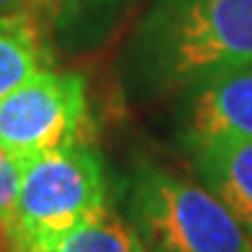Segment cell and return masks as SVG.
I'll use <instances>...</instances> for the list:
<instances>
[{
	"label": "cell",
	"instance_id": "cell-3",
	"mask_svg": "<svg viewBox=\"0 0 252 252\" xmlns=\"http://www.w3.org/2000/svg\"><path fill=\"white\" fill-rule=\"evenodd\" d=\"M108 211V178L93 144L24 159L13 247L52 252L62 237Z\"/></svg>",
	"mask_w": 252,
	"mask_h": 252
},
{
	"label": "cell",
	"instance_id": "cell-2",
	"mask_svg": "<svg viewBox=\"0 0 252 252\" xmlns=\"http://www.w3.org/2000/svg\"><path fill=\"white\" fill-rule=\"evenodd\" d=\"M131 226L147 252H250L252 237L203 186L144 165L131 178Z\"/></svg>",
	"mask_w": 252,
	"mask_h": 252
},
{
	"label": "cell",
	"instance_id": "cell-15",
	"mask_svg": "<svg viewBox=\"0 0 252 252\" xmlns=\"http://www.w3.org/2000/svg\"><path fill=\"white\" fill-rule=\"evenodd\" d=\"M250 252H252V250H250Z\"/></svg>",
	"mask_w": 252,
	"mask_h": 252
},
{
	"label": "cell",
	"instance_id": "cell-12",
	"mask_svg": "<svg viewBox=\"0 0 252 252\" xmlns=\"http://www.w3.org/2000/svg\"><path fill=\"white\" fill-rule=\"evenodd\" d=\"M0 252H13V247H10V242H8V237L0 232Z\"/></svg>",
	"mask_w": 252,
	"mask_h": 252
},
{
	"label": "cell",
	"instance_id": "cell-11",
	"mask_svg": "<svg viewBox=\"0 0 252 252\" xmlns=\"http://www.w3.org/2000/svg\"><path fill=\"white\" fill-rule=\"evenodd\" d=\"M29 0H0V18L5 16H18V13H29Z\"/></svg>",
	"mask_w": 252,
	"mask_h": 252
},
{
	"label": "cell",
	"instance_id": "cell-10",
	"mask_svg": "<svg viewBox=\"0 0 252 252\" xmlns=\"http://www.w3.org/2000/svg\"><path fill=\"white\" fill-rule=\"evenodd\" d=\"M21 180H24V159L0 147V232L8 237V242H13Z\"/></svg>",
	"mask_w": 252,
	"mask_h": 252
},
{
	"label": "cell",
	"instance_id": "cell-5",
	"mask_svg": "<svg viewBox=\"0 0 252 252\" xmlns=\"http://www.w3.org/2000/svg\"><path fill=\"white\" fill-rule=\"evenodd\" d=\"M180 136L188 150L211 142H252V64L183 90Z\"/></svg>",
	"mask_w": 252,
	"mask_h": 252
},
{
	"label": "cell",
	"instance_id": "cell-4",
	"mask_svg": "<svg viewBox=\"0 0 252 252\" xmlns=\"http://www.w3.org/2000/svg\"><path fill=\"white\" fill-rule=\"evenodd\" d=\"M93 139L88 83L77 72L41 70L0 100V147L21 159Z\"/></svg>",
	"mask_w": 252,
	"mask_h": 252
},
{
	"label": "cell",
	"instance_id": "cell-6",
	"mask_svg": "<svg viewBox=\"0 0 252 252\" xmlns=\"http://www.w3.org/2000/svg\"><path fill=\"white\" fill-rule=\"evenodd\" d=\"M147 0H54L49 36L60 52H95L116 36Z\"/></svg>",
	"mask_w": 252,
	"mask_h": 252
},
{
	"label": "cell",
	"instance_id": "cell-14",
	"mask_svg": "<svg viewBox=\"0 0 252 252\" xmlns=\"http://www.w3.org/2000/svg\"><path fill=\"white\" fill-rule=\"evenodd\" d=\"M13 247V245H10ZM13 252H39V250H21V247H13Z\"/></svg>",
	"mask_w": 252,
	"mask_h": 252
},
{
	"label": "cell",
	"instance_id": "cell-9",
	"mask_svg": "<svg viewBox=\"0 0 252 252\" xmlns=\"http://www.w3.org/2000/svg\"><path fill=\"white\" fill-rule=\"evenodd\" d=\"M52 252H147L136 229L111 209L95 221L62 237Z\"/></svg>",
	"mask_w": 252,
	"mask_h": 252
},
{
	"label": "cell",
	"instance_id": "cell-8",
	"mask_svg": "<svg viewBox=\"0 0 252 252\" xmlns=\"http://www.w3.org/2000/svg\"><path fill=\"white\" fill-rule=\"evenodd\" d=\"M49 54L29 13L0 18V100L44 70Z\"/></svg>",
	"mask_w": 252,
	"mask_h": 252
},
{
	"label": "cell",
	"instance_id": "cell-7",
	"mask_svg": "<svg viewBox=\"0 0 252 252\" xmlns=\"http://www.w3.org/2000/svg\"><path fill=\"white\" fill-rule=\"evenodd\" d=\"M190 155L201 183L252 237V142H211Z\"/></svg>",
	"mask_w": 252,
	"mask_h": 252
},
{
	"label": "cell",
	"instance_id": "cell-13",
	"mask_svg": "<svg viewBox=\"0 0 252 252\" xmlns=\"http://www.w3.org/2000/svg\"><path fill=\"white\" fill-rule=\"evenodd\" d=\"M29 5L33 8V5H36V8H47V5H54V0H29Z\"/></svg>",
	"mask_w": 252,
	"mask_h": 252
},
{
	"label": "cell",
	"instance_id": "cell-1",
	"mask_svg": "<svg viewBox=\"0 0 252 252\" xmlns=\"http://www.w3.org/2000/svg\"><path fill=\"white\" fill-rule=\"evenodd\" d=\"M252 64V0H147L119 70L134 95H165Z\"/></svg>",
	"mask_w": 252,
	"mask_h": 252
}]
</instances>
